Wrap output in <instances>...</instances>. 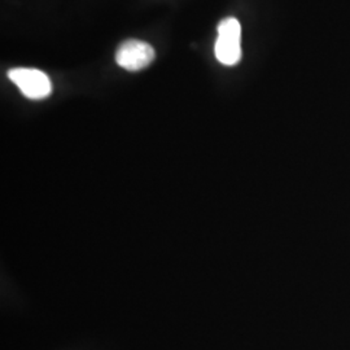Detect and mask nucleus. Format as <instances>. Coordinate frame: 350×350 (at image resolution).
<instances>
[{"mask_svg":"<svg viewBox=\"0 0 350 350\" xmlns=\"http://www.w3.org/2000/svg\"><path fill=\"white\" fill-rule=\"evenodd\" d=\"M218 37L214 46L217 60L226 66H234L241 59V26L237 18H224L217 27Z\"/></svg>","mask_w":350,"mask_h":350,"instance_id":"1","label":"nucleus"},{"mask_svg":"<svg viewBox=\"0 0 350 350\" xmlns=\"http://www.w3.org/2000/svg\"><path fill=\"white\" fill-rule=\"evenodd\" d=\"M8 78L31 100L46 99L52 92L50 77L39 69L14 68L8 72Z\"/></svg>","mask_w":350,"mask_h":350,"instance_id":"2","label":"nucleus"},{"mask_svg":"<svg viewBox=\"0 0 350 350\" xmlns=\"http://www.w3.org/2000/svg\"><path fill=\"white\" fill-rule=\"evenodd\" d=\"M154 60L153 47L138 39H129L120 44L116 52V63L129 72H138L150 66Z\"/></svg>","mask_w":350,"mask_h":350,"instance_id":"3","label":"nucleus"}]
</instances>
